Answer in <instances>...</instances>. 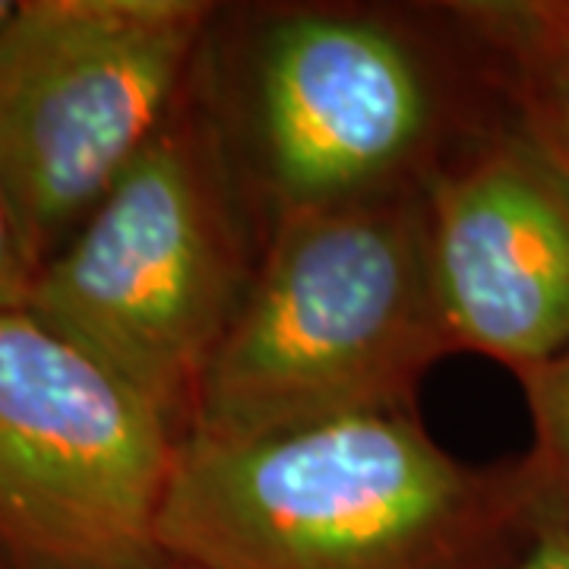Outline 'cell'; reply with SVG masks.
Here are the masks:
<instances>
[{
  "label": "cell",
  "mask_w": 569,
  "mask_h": 569,
  "mask_svg": "<svg viewBox=\"0 0 569 569\" xmlns=\"http://www.w3.org/2000/svg\"><path fill=\"white\" fill-rule=\"evenodd\" d=\"M535 535L519 462L475 468L415 408L253 440L181 433L159 512L187 569H507Z\"/></svg>",
  "instance_id": "obj_1"
},
{
  "label": "cell",
  "mask_w": 569,
  "mask_h": 569,
  "mask_svg": "<svg viewBox=\"0 0 569 569\" xmlns=\"http://www.w3.org/2000/svg\"><path fill=\"white\" fill-rule=\"evenodd\" d=\"M449 351L421 187L282 216L181 433L253 440L408 411L427 370Z\"/></svg>",
  "instance_id": "obj_2"
},
{
  "label": "cell",
  "mask_w": 569,
  "mask_h": 569,
  "mask_svg": "<svg viewBox=\"0 0 569 569\" xmlns=\"http://www.w3.org/2000/svg\"><path fill=\"white\" fill-rule=\"evenodd\" d=\"M250 276L219 127L178 102L22 307L183 430Z\"/></svg>",
  "instance_id": "obj_3"
},
{
  "label": "cell",
  "mask_w": 569,
  "mask_h": 569,
  "mask_svg": "<svg viewBox=\"0 0 569 569\" xmlns=\"http://www.w3.org/2000/svg\"><path fill=\"white\" fill-rule=\"evenodd\" d=\"M212 20L203 0H20L0 26V187L32 276L171 118Z\"/></svg>",
  "instance_id": "obj_4"
},
{
  "label": "cell",
  "mask_w": 569,
  "mask_h": 569,
  "mask_svg": "<svg viewBox=\"0 0 569 569\" xmlns=\"http://www.w3.org/2000/svg\"><path fill=\"white\" fill-rule=\"evenodd\" d=\"M181 430L26 307L0 310V560L156 569Z\"/></svg>",
  "instance_id": "obj_5"
},
{
  "label": "cell",
  "mask_w": 569,
  "mask_h": 569,
  "mask_svg": "<svg viewBox=\"0 0 569 569\" xmlns=\"http://www.w3.org/2000/svg\"><path fill=\"white\" fill-rule=\"evenodd\" d=\"M447 123L443 70L399 17L305 3L250 39L247 146L272 222L425 187Z\"/></svg>",
  "instance_id": "obj_6"
},
{
  "label": "cell",
  "mask_w": 569,
  "mask_h": 569,
  "mask_svg": "<svg viewBox=\"0 0 569 569\" xmlns=\"http://www.w3.org/2000/svg\"><path fill=\"white\" fill-rule=\"evenodd\" d=\"M427 257L452 351L516 377L569 355V183L512 123L427 174Z\"/></svg>",
  "instance_id": "obj_7"
},
{
  "label": "cell",
  "mask_w": 569,
  "mask_h": 569,
  "mask_svg": "<svg viewBox=\"0 0 569 569\" xmlns=\"http://www.w3.org/2000/svg\"><path fill=\"white\" fill-rule=\"evenodd\" d=\"M447 10L488 63L509 123L569 183V0H478Z\"/></svg>",
  "instance_id": "obj_8"
},
{
  "label": "cell",
  "mask_w": 569,
  "mask_h": 569,
  "mask_svg": "<svg viewBox=\"0 0 569 569\" xmlns=\"http://www.w3.org/2000/svg\"><path fill=\"white\" fill-rule=\"evenodd\" d=\"M531 418V449L519 462L535 526L569 531V355L519 377Z\"/></svg>",
  "instance_id": "obj_9"
},
{
  "label": "cell",
  "mask_w": 569,
  "mask_h": 569,
  "mask_svg": "<svg viewBox=\"0 0 569 569\" xmlns=\"http://www.w3.org/2000/svg\"><path fill=\"white\" fill-rule=\"evenodd\" d=\"M29 282H32V269L22 257L13 216H10V206H7L3 187H0V310L26 305Z\"/></svg>",
  "instance_id": "obj_10"
},
{
  "label": "cell",
  "mask_w": 569,
  "mask_h": 569,
  "mask_svg": "<svg viewBox=\"0 0 569 569\" xmlns=\"http://www.w3.org/2000/svg\"><path fill=\"white\" fill-rule=\"evenodd\" d=\"M507 569H569V531L553 526H535L529 548Z\"/></svg>",
  "instance_id": "obj_11"
},
{
  "label": "cell",
  "mask_w": 569,
  "mask_h": 569,
  "mask_svg": "<svg viewBox=\"0 0 569 569\" xmlns=\"http://www.w3.org/2000/svg\"><path fill=\"white\" fill-rule=\"evenodd\" d=\"M13 7H17V3H10V0H0V26H3V22L10 20V13H13Z\"/></svg>",
  "instance_id": "obj_12"
},
{
  "label": "cell",
  "mask_w": 569,
  "mask_h": 569,
  "mask_svg": "<svg viewBox=\"0 0 569 569\" xmlns=\"http://www.w3.org/2000/svg\"><path fill=\"white\" fill-rule=\"evenodd\" d=\"M156 569H187V567H181V563H171V560H168L164 567H156Z\"/></svg>",
  "instance_id": "obj_13"
},
{
  "label": "cell",
  "mask_w": 569,
  "mask_h": 569,
  "mask_svg": "<svg viewBox=\"0 0 569 569\" xmlns=\"http://www.w3.org/2000/svg\"><path fill=\"white\" fill-rule=\"evenodd\" d=\"M0 569H7V563H3V560H0Z\"/></svg>",
  "instance_id": "obj_14"
}]
</instances>
